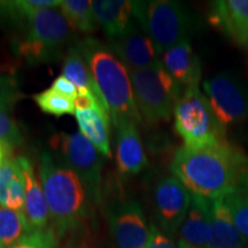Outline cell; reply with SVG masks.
<instances>
[{
  "instance_id": "1",
  "label": "cell",
  "mask_w": 248,
  "mask_h": 248,
  "mask_svg": "<svg viewBox=\"0 0 248 248\" xmlns=\"http://www.w3.org/2000/svg\"><path fill=\"white\" fill-rule=\"evenodd\" d=\"M170 170L191 194L208 200L248 185V156L226 140L197 150L178 148Z\"/></svg>"
},
{
  "instance_id": "2",
  "label": "cell",
  "mask_w": 248,
  "mask_h": 248,
  "mask_svg": "<svg viewBox=\"0 0 248 248\" xmlns=\"http://www.w3.org/2000/svg\"><path fill=\"white\" fill-rule=\"evenodd\" d=\"M93 80L108 108L114 126L124 121L141 122L133 94L130 73L110 47L94 38H85L78 43Z\"/></svg>"
},
{
  "instance_id": "3",
  "label": "cell",
  "mask_w": 248,
  "mask_h": 248,
  "mask_svg": "<svg viewBox=\"0 0 248 248\" xmlns=\"http://www.w3.org/2000/svg\"><path fill=\"white\" fill-rule=\"evenodd\" d=\"M38 170L53 228L61 237L78 228L85 218L90 200L88 193L77 173L53 153H40Z\"/></svg>"
},
{
  "instance_id": "4",
  "label": "cell",
  "mask_w": 248,
  "mask_h": 248,
  "mask_svg": "<svg viewBox=\"0 0 248 248\" xmlns=\"http://www.w3.org/2000/svg\"><path fill=\"white\" fill-rule=\"evenodd\" d=\"M133 18L162 55L169 48L188 40L194 20L184 4L172 0L132 1Z\"/></svg>"
},
{
  "instance_id": "5",
  "label": "cell",
  "mask_w": 248,
  "mask_h": 248,
  "mask_svg": "<svg viewBox=\"0 0 248 248\" xmlns=\"http://www.w3.org/2000/svg\"><path fill=\"white\" fill-rule=\"evenodd\" d=\"M175 130L187 148H202L225 141V131L208 99L198 86H188L173 109Z\"/></svg>"
},
{
  "instance_id": "6",
  "label": "cell",
  "mask_w": 248,
  "mask_h": 248,
  "mask_svg": "<svg viewBox=\"0 0 248 248\" xmlns=\"http://www.w3.org/2000/svg\"><path fill=\"white\" fill-rule=\"evenodd\" d=\"M129 73L141 117L150 123L168 121L182 95V86L167 73L161 61L150 68Z\"/></svg>"
},
{
  "instance_id": "7",
  "label": "cell",
  "mask_w": 248,
  "mask_h": 248,
  "mask_svg": "<svg viewBox=\"0 0 248 248\" xmlns=\"http://www.w3.org/2000/svg\"><path fill=\"white\" fill-rule=\"evenodd\" d=\"M52 153L77 173L90 201L99 202L101 194L102 155L80 132H54L49 137Z\"/></svg>"
},
{
  "instance_id": "8",
  "label": "cell",
  "mask_w": 248,
  "mask_h": 248,
  "mask_svg": "<svg viewBox=\"0 0 248 248\" xmlns=\"http://www.w3.org/2000/svg\"><path fill=\"white\" fill-rule=\"evenodd\" d=\"M203 90L223 128L248 116V88L230 74H217L204 80Z\"/></svg>"
},
{
  "instance_id": "9",
  "label": "cell",
  "mask_w": 248,
  "mask_h": 248,
  "mask_svg": "<svg viewBox=\"0 0 248 248\" xmlns=\"http://www.w3.org/2000/svg\"><path fill=\"white\" fill-rule=\"evenodd\" d=\"M109 225L117 248H146L150 229L138 201H121L111 207Z\"/></svg>"
},
{
  "instance_id": "10",
  "label": "cell",
  "mask_w": 248,
  "mask_h": 248,
  "mask_svg": "<svg viewBox=\"0 0 248 248\" xmlns=\"http://www.w3.org/2000/svg\"><path fill=\"white\" fill-rule=\"evenodd\" d=\"M191 198V192L176 177H164L155 186V215L167 233H175L181 228Z\"/></svg>"
},
{
  "instance_id": "11",
  "label": "cell",
  "mask_w": 248,
  "mask_h": 248,
  "mask_svg": "<svg viewBox=\"0 0 248 248\" xmlns=\"http://www.w3.org/2000/svg\"><path fill=\"white\" fill-rule=\"evenodd\" d=\"M108 46L129 71L145 69L160 62V55L153 42L141 30L136 20L125 32L110 39Z\"/></svg>"
},
{
  "instance_id": "12",
  "label": "cell",
  "mask_w": 248,
  "mask_h": 248,
  "mask_svg": "<svg viewBox=\"0 0 248 248\" xmlns=\"http://www.w3.org/2000/svg\"><path fill=\"white\" fill-rule=\"evenodd\" d=\"M27 22L28 30L24 37L40 43L59 54L70 40L74 31L59 7L37 12Z\"/></svg>"
},
{
  "instance_id": "13",
  "label": "cell",
  "mask_w": 248,
  "mask_h": 248,
  "mask_svg": "<svg viewBox=\"0 0 248 248\" xmlns=\"http://www.w3.org/2000/svg\"><path fill=\"white\" fill-rule=\"evenodd\" d=\"M181 243L188 248H210L212 244V203L192 194L191 203L179 228Z\"/></svg>"
},
{
  "instance_id": "14",
  "label": "cell",
  "mask_w": 248,
  "mask_h": 248,
  "mask_svg": "<svg viewBox=\"0 0 248 248\" xmlns=\"http://www.w3.org/2000/svg\"><path fill=\"white\" fill-rule=\"evenodd\" d=\"M209 22L238 44L248 43V0L212 2Z\"/></svg>"
},
{
  "instance_id": "15",
  "label": "cell",
  "mask_w": 248,
  "mask_h": 248,
  "mask_svg": "<svg viewBox=\"0 0 248 248\" xmlns=\"http://www.w3.org/2000/svg\"><path fill=\"white\" fill-rule=\"evenodd\" d=\"M116 163L122 175H137L146 167L147 157L137 129V124L124 121L115 126Z\"/></svg>"
},
{
  "instance_id": "16",
  "label": "cell",
  "mask_w": 248,
  "mask_h": 248,
  "mask_svg": "<svg viewBox=\"0 0 248 248\" xmlns=\"http://www.w3.org/2000/svg\"><path fill=\"white\" fill-rule=\"evenodd\" d=\"M17 162L22 170L24 182H26L23 214L31 230H43L47 228L48 221L51 218L44 190L36 177L35 170L30 160L26 156H18Z\"/></svg>"
},
{
  "instance_id": "17",
  "label": "cell",
  "mask_w": 248,
  "mask_h": 248,
  "mask_svg": "<svg viewBox=\"0 0 248 248\" xmlns=\"http://www.w3.org/2000/svg\"><path fill=\"white\" fill-rule=\"evenodd\" d=\"M161 64L181 86H198L201 66L188 40L179 43L161 55Z\"/></svg>"
},
{
  "instance_id": "18",
  "label": "cell",
  "mask_w": 248,
  "mask_h": 248,
  "mask_svg": "<svg viewBox=\"0 0 248 248\" xmlns=\"http://www.w3.org/2000/svg\"><path fill=\"white\" fill-rule=\"evenodd\" d=\"M92 8L95 21L109 40L125 32L135 21L129 0H93Z\"/></svg>"
},
{
  "instance_id": "19",
  "label": "cell",
  "mask_w": 248,
  "mask_h": 248,
  "mask_svg": "<svg viewBox=\"0 0 248 248\" xmlns=\"http://www.w3.org/2000/svg\"><path fill=\"white\" fill-rule=\"evenodd\" d=\"M75 117L79 132L105 157L111 156L109 140V119L106 111L88 109L76 110Z\"/></svg>"
},
{
  "instance_id": "20",
  "label": "cell",
  "mask_w": 248,
  "mask_h": 248,
  "mask_svg": "<svg viewBox=\"0 0 248 248\" xmlns=\"http://www.w3.org/2000/svg\"><path fill=\"white\" fill-rule=\"evenodd\" d=\"M212 203V244L210 248H232L246 243V238L235 228L224 198L210 200Z\"/></svg>"
},
{
  "instance_id": "21",
  "label": "cell",
  "mask_w": 248,
  "mask_h": 248,
  "mask_svg": "<svg viewBox=\"0 0 248 248\" xmlns=\"http://www.w3.org/2000/svg\"><path fill=\"white\" fill-rule=\"evenodd\" d=\"M62 70H63L62 75L76 86L79 94H93L104 105V107L108 111L106 104L101 97V93L92 78L91 71L89 69L88 63H86V60L78 44L71 45L68 49L66 57H64L63 69Z\"/></svg>"
},
{
  "instance_id": "22",
  "label": "cell",
  "mask_w": 248,
  "mask_h": 248,
  "mask_svg": "<svg viewBox=\"0 0 248 248\" xmlns=\"http://www.w3.org/2000/svg\"><path fill=\"white\" fill-rule=\"evenodd\" d=\"M32 232L23 212L0 206V248H11Z\"/></svg>"
},
{
  "instance_id": "23",
  "label": "cell",
  "mask_w": 248,
  "mask_h": 248,
  "mask_svg": "<svg viewBox=\"0 0 248 248\" xmlns=\"http://www.w3.org/2000/svg\"><path fill=\"white\" fill-rule=\"evenodd\" d=\"M59 9L74 31L89 33L95 30L97 21L90 0H62Z\"/></svg>"
},
{
  "instance_id": "24",
  "label": "cell",
  "mask_w": 248,
  "mask_h": 248,
  "mask_svg": "<svg viewBox=\"0 0 248 248\" xmlns=\"http://www.w3.org/2000/svg\"><path fill=\"white\" fill-rule=\"evenodd\" d=\"M33 100L40 110L46 114H51L54 116L75 115V106L73 99L61 94L54 89L49 88L45 91L33 95Z\"/></svg>"
},
{
  "instance_id": "25",
  "label": "cell",
  "mask_w": 248,
  "mask_h": 248,
  "mask_svg": "<svg viewBox=\"0 0 248 248\" xmlns=\"http://www.w3.org/2000/svg\"><path fill=\"white\" fill-rule=\"evenodd\" d=\"M224 200L230 210L235 228L244 238L248 239V185L226 195Z\"/></svg>"
},
{
  "instance_id": "26",
  "label": "cell",
  "mask_w": 248,
  "mask_h": 248,
  "mask_svg": "<svg viewBox=\"0 0 248 248\" xmlns=\"http://www.w3.org/2000/svg\"><path fill=\"white\" fill-rule=\"evenodd\" d=\"M59 235L54 228L47 226L43 230H35L26 235L11 248H58Z\"/></svg>"
},
{
  "instance_id": "27",
  "label": "cell",
  "mask_w": 248,
  "mask_h": 248,
  "mask_svg": "<svg viewBox=\"0 0 248 248\" xmlns=\"http://www.w3.org/2000/svg\"><path fill=\"white\" fill-rule=\"evenodd\" d=\"M23 97L15 77L0 75V110L8 114Z\"/></svg>"
},
{
  "instance_id": "28",
  "label": "cell",
  "mask_w": 248,
  "mask_h": 248,
  "mask_svg": "<svg viewBox=\"0 0 248 248\" xmlns=\"http://www.w3.org/2000/svg\"><path fill=\"white\" fill-rule=\"evenodd\" d=\"M0 144L6 150L21 146L23 136L16 122L5 111L0 110Z\"/></svg>"
},
{
  "instance_id": "29",
  "label": "cell",
  "mask_w": 248,
  "mask_h": 248,
  "mask_svg": "<svg viewBox=\"0 0 248 248\" xmlns=\"http://www.w3.org/2000/svg\"><path fill=\"white\" fill-rule=\"evenodd\" d=\"M24 198H26V182H24L22 170L17 162L13 179L8 187L5 207L12 210H16V212H23Z\"/></svg>"
},
{
  "instance_id": "30",
  "label": "cell",
  "mask_w": 248,
  "mask_h": 248,
  "mask_svg": "<svg viewBox=\"0 0 248 248\" xmlns=\"http://www.w3.org/2000/svg\"><path fill=\"white\" fill-rule=\"evenodd\" d=\"M61 2L62 0H15L13 1L15 18L28 20L43 9L60 7Z\"/></svg>"
},
{
  "instance_id": "31",
  "label": "cell",
  "mask_w": 248,
  "mask_h": 248,
  "mask_svg": "<svg viewBox=\"0 0 248 248\" xmlns=\"http://www.w3.org/2000/svg\"><path fill=\"white\" fill-rule=\"evenodd\" d=\"M16 166V159L13 160L9 159V157H5L0 164V206L5 207L6 200H7L8 187L12 179H13Z\"/></svg>"
},
{
  "instance_id": "32",
  "label": "cell",
  "mask_w": 248,
  "mask_h": 248,
  "mask_svg": "<svg viewBox=\"0 0 248 248\" xmlns=\"http://www.w3.org/2000/svg\"><path fill=\"white\" fill-rule=\"evenodd\" d=\"M146 248H176V246L168 235L163 234L155 225H152Z\"/></svg>"
},
{
  "instance_id": "33",
  "label": "cell",
  "mask_w": 248,
  "mask_h": 248,
  "mask_svg": "<svg viewBox=\"0 0 248 248\" xmlns=\"http://www.w3.org/2000/svg\"><path fill=\"white\" fill-rule=\"evenodd\" d=\"M51 88L54 89L55 91H58L59 93H61V94L73 99V100H75L77 95H78V91H77L76 86L74 85L70 80H68L63 75L58 76L57 78L54 79V82L52 83Z\"/></svg>"
},
{
  "instance_id": "34",
  "label": "cell",
  "mask_w": 248,
  "mask_h": 248,
  "mask_svg": "<svg viewBox=\"0 0 248 248\" xmlns=\"http://www.w3.org/2000/svg\"><path fill=\"white\" fill-rule=\"evenodd\" d=\"M0 17L15 18L13 1H4V0H0Z\"/></svg>"
},
{
  "instance_id": "35",
  "label": "cell",
  "mask_w": 248,
  "mask_h": 248,
  "mask_svg": "<svg viewBox=\"0 0 248 248\" xmlns=\"http://www.w3.org/2000/svg\"><path fill=\"white\" fill-rule=\"evenodd\" d=\"M5 150H6V148L2 146L1 144H0V164H1L2 160L5 159Z\"/></svg>"
},
{
  "instance_id": "36",
  "label": "cell",
  "mask_w": 248,
  "mask_h": 248,
  "mask_svg": "<svg viewBox=\"0 0 248 248\" xmlns=\"http://www.w3.org/2000/svg\"><path fill=\"white\" fill-rule=\"evenodd\" d=\"M64 248H89V247H86V246H84V245H78V244H71V245H67L66 247Z\"/></svg>"
},
{
  "instance_id": "37",
  "label": "cell",
  "mask_w": 248,
  "mask_h": 248,
  "mask_svg": "<svg viewBox=\"0 0 248 248\" xmlns=\"http://www.w3.org/2000/svg\"><path fill=\"white\" fill-rule=\"evenodd\" d=\"M232 248H248V244L244 243V244H240V245H237V246L232 247Z\"/></svg>"
},
{
  "instance_id": "38",
  "label": "cell",
  "mask_w": 248,
  "mask_h": 248,
  "mask_svg": "<svg viewBox=\"0 0 248 248\" xmlns=\"http://www.w3.org/2000/svg\"><path fill=\"white\" fill-rule=\"evenodd\" d=\"M178 248H188L187 246H185L184 244L183 243H181V241H179V244H178Z\"/></svg>"
}]
</instances>
